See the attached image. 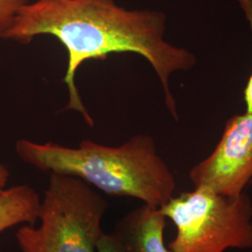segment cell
Listing matches in <instances>:
<instances>
[{
    "label": "cell",
    "instance_id": "6da1fadb",
    "mask_svg": "<svg viewBox=\"0 0 252 252\" xmlns=\"http://www.w3.org/2000/svg\"><path fill=\"white\" fill-rule=\"evenodd\" d=\"M166 16L159 10L127 9L114 0H36L20 10L3 39L30 43L38 36H54L66 51L67 66L63 82L68 90L64 110L81 114L94 126L76 85V73L89 60H106L112 54L133 53L145 58L162 84L165 105L172 117L179 120L170 78L188 71L196 58L184 48L164 38Z\"/></svg>",
    "mask_w": 252,
    "mask_h": 252
},
{
    "label": "cell",
    "instance_id": "7a4b0ae2",
    "mask_svg": "<svg viewBox=\"0 0 252 252\" xmlns=\"http://www.w3.org/2000/svg\"><path fill=\"white\" fill-rule=\"evenodd\" d=\"M15 151L23 162L40 171L79 178L108 195L159 207L175 196L174 174L151 135H135L118 147L89 139L77 148L19 139Z\"/></svg>",
    "mask_w": 252,
    "mask_h": 252
},
{
    "label": "cell",
    "instance_id": "3957f363",
    "mask_svg": "<svg viewBox=\"0 0 252 252\" xmlns=\"http://www.w3.org/2000/svg\"><path fill=\"white\" fill-rule=\"evenodd\" d=\"M108 202L85 181L51 173L40 201V226L24 225L15 238L22 252H96Z\"/></svg>",
    "mask_w": 252,
    "mask_h": 252
},
{
    "label": "cell",
    "instance_id": "277c9868",
    "mask_svg": "<svg viewBox=\"0 0 252 252\" xmlns=\"http://www.w3.org/2000/svg\"><path fill=\"white\" fill-rule=\"evenodd\" d=\"M176 227L172 252H224L252 249V201L247 193L226 196L205 188L172 197L160 207Z\"/></svg>",
    "mask_w": 252,
    "mask_h": 252
},
{
    "label": "cell",
    "instance_id": "5b68a950",
    "mask_svg": "<svg viewBox=\"0 0 252 252\" xmlns=\"http://www.w3.org/2000/svg\"><path fill=\"white\" fill-rule=\"evenodd\" d=\"M194 188L226 196L245 192L252 179V112L234 115L211 154L189 173Z\"/></svg>",
    "mask_w": 252,
    "mask_h": 252
},
{
    "label": "cell",
    "instance_id": "8992f818",
    "mask_svg": "<svg viewBox=\"0 0 252 252\" xmlns=\"http://www.w3.org/2000/svg\"><path fill=\"white\" fill-rule=\"evenodd\" d=\"M166 220L160 207L144 204L123 217L112 234L123 252H172L164 244Z\"/></svg>",
    "mask_w": 252,
    "mask_h": 252
},
{
    "label": "cell",
    "instance_id": "52a82bcc",
    "mask_svg": "<svg viewBox=\"0 0 252 252\" xmlns=\"http://www.w3.org/2000/svg\"><path fill=\"white\" fill-rule=\"evenodd\" d=\"M40 201L36 189L29 185L0 189V233L20 223L35 225Z\"/></svg>",
    "mask_w": 252,
    "mask_h": 252
},
{
    "label": "cell",
    "instance_id": "ba28073f",
    "mask_svg": "<svg viewBox=\"0 0 252 252\" xmlns=\"http://www.w3.org/2000/svg\"><path fill=\"white\" fill-rule=\"evenodd\" d=\"M29 0H0V39L12 27L22 8Z\"/></svg>",
    "mask_w": 252,
    "mask_h": 252
},
{
    "label": "cell",
    "instance_id": "9c48e42d",
    "mask_svg": "<svg viewBox=\"0 0 252 252\" xmlns=\"http://www.w3.org/2000/svg\"><path fill=\"white\" fill-rule=\"evenodd\" d=\"M237 3L247 19L252 32V0H237ZM244 101L247 112H252V73L244 90Z\"/></svg>",
    "mask_w": 252,
    "mask_h": 252
},
{
    "label": "cell",
    "instance_id": "30bf717a",
    "mask_svg": "<svg viewBox=\"0 0 252 252\" xmlns=\"http://www.w3.org/2000/svg\"><path fill=\"white\" fill-rule=\"evenodd\" d=\"M96 252H123V251L114 234L104 233L97 245Z\"/></svg>",
    "mask_w": 252,
    "mask_h": 252
},
{
    "label": "cell",
    "instance_id": "8fae6325",
    "mask_svg": "<svg viewBox=\"0 0 252 252\" xmlns=\"http://www.w3.org/2000/svg\"><path fill=\"white\" fill-rule=\"evenodd\" d=\"M9 178V171L8 167L5 164L0 163V189L5 188Z\"/></svg>",
    "mask_w": 252,
    "mask_h": 252
}]
</instances>
